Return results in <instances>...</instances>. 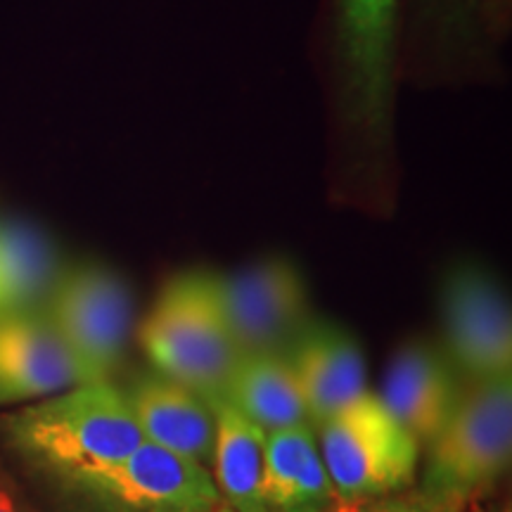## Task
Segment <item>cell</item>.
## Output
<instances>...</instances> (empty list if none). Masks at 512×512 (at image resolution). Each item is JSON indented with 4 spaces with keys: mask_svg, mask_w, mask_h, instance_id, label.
<instances>
[{
    "mask_svg": "<svg viewBox=\"0 0 512 512\" xmlns=\"http://www.w3.org/2000/svg\"><path fill=\"white\" fill-rule=\"evenodd\" d=\"M311 64L330 202L387 219L399 202V0H318Z\"/></svg>",
    "mask_w": 512,
    "mask_h": 512,
    "instance_id": "6da1fadb",
    "label": "cell"
},
{
    "mask_svg": "<svg viewBox=\"0 0 512 512\" xmlns=\"http://www.w3.org/2000/svg\"><path fill=\"white\" fill-rule=\"evenodd\" d=\"M508 36L510 0H399L401 86H501Z\"/></svg>",
    "mask_w": 512,
    "mask_h": 512,
    "instance_id": "7a4b0ae2",
    "label": "cell"
},
{
    "mask_svg": "<svg viewBox=\"0 0 512 512\" xmlns=\"http://www.w3.org/2000/svg\"><path fill=\"white\" fill-rule=\"evenodd\" d=\"M5 437L29 463L64 484L119 463L145 437L112 382H91L34 401L3 420Z\"/></svg>",
    "mask_w": 512,
    "mask_h": 512,
    "instance_id": "3957f363",
    "label": "cell"
},
{
    "mask_svg": "<svg viewBox=\"0 0 512 512\" xmlns=\"http://www.w3.org/2000/svg\"><path fill=\"white\" fill-rule=\"evenodd\" d=\"M512 458V375L463 384L451 418L427 444L418 498L463 512L501 482Z\"/></svg>",
    "mask_w": 512,
    "mask_h": 512,
    "instance_id": "277c9868",
    "label": "cell"
},
{
    "mask_svg": "<svg viewBox=\"0 0 512 512\" xmlns=\"http://www.w3.org/2000/svg\"><path fill=\"white\" fill-rule=\"evenodd\" d=\"M138 335L152 368L204 399H223L240 351L216 299L214 271L188 268L171 275Z\"/></svg>",
    "mask_w": 512,
    "mask_h": 512,
    "instance_id": "5b68a950",
    "label": "cell"
},
{
    "mask_svg": "<svg viewBox=\"0 0 512 512\" xmlns=\"http://www.w3.org/2000/svg\"><path fill=\"white\" fill-rule=\"evenodd\" d=\"M318 448L339 510L396 496L413 484L420 444L366 392L318 425Z\"/></svg>",
    "mask_w": 512,
    "mask_h": 512,
    "instance_id": "8992f818",
    "label": "cell"
},
{
    "mask_svg": "<svg viewBox=\"0 0 512 512\" xmlns=\"http://www.w3.org/2000/svg\"><path fill=\"white\" fill-rule=\"evenodd\" d=\"M43 311L91 380L110 382L136 325V297L124 275L102 261L67 264Z\"/></svg>",
    "mask_w": 512,
    "mask_h": 512,
    "instance_id": "52a82bcc",
    "label": "cell"
},
{
    "mask_svg": "<svg viewBox=\"0 0 512 512\" xmlns=\"http://www.w3.org/2000/svg\"><path fill=\"white\" fill-rule=\"evenodd\" d=\"M444 351L467 382L512 375V309L498 275L482 261L460 256L439 278Z\"/></svg>",
    "mask_w": 512,
    "mask_h": 512,
    "instance_id": "ba28073f",
    "label": "cell"
},
{
    "mask_svg": "<svg viewBox=\"0 0 512 512\" xmlns=\"http://www.w3.org/2000/svg\"><path fill=\"white\" fill-rule=\"evenodd\" d=\"M216 299L240 354H285L313 318L309 283L290 256L268 254L214 271Z\"/></svg>",
    "mask_w": 512,
    "mask_h": 512,
    "instance_id": "9c48e42d",
    "label": "cell"
},
{
    "mask_svg": "<svg viewBox=\"0 0 512 512\" xmlns=\"http://www.w3.org/2000/svg\"><path fill=\"white\" fill-rule=\"evenodd\" d=\"M69 486L105 512H207L223 503L211 470L152 441Z\"/></svg>",
    "mask_w": 512,
    "mask_h": 512,
    "instance_id": "30bf717a",
    "label": "cell"
},
{
    "mask_svg": "<svg viewBox=\"0 0 512 512\" xmlns=\"http://www.w3.org/2000/svg\"><path fill=\"white\" fill-rule=\"evenodd\" d=\"M91 382L46 311L0 316V406L41 401Z\"/></svg>",
    "mask_w": 512,
    "mask_h": 512,
    "instance_id": "8fae6325",
    "label": "cell"
},
{
    "mask_svg": "<svg viewBox=\"0 0 512 512\" xmlns=\"http://www.w3.org/2000/svg\"><path fill=\"white\" fill-rule=\"evenodd\" d=\"M313 427L351 406L366 389V356L344 325L313 316L285 351Z\"/></svg>",
    "mask_w": 512,
    "mask_h": 512,
    "instance_id": "7c38bea8",
    "label": "cell"
},
{
    "mask_svg": "<svg viewBox=\"0 0 512 512\" xmlns=\"http://www.w3.org/2000/svg\"><path fill=\"white\" fill-rule=\"evenodd\" d=\"M463 392L458 370L430 339H411L396 351L380 401L418 444L437 437Z\"/></svg>",
    "mask_w": 512,
    "mask_h": 512,
    "instance_id": "4fadbf2b",
    "label": "cell"
},
{
    "mask_svg": "<svg viewBox=\"0 0 512 512\" xmlns=\"http://www.w3.org/2000/svg\"><path fill=\"white\" fill-rule=\"evenodd\" d=\"M145 441L181 453L211 470L216 415L211 401L159 370H143L121 389Z\"/></svg>",
    "mask_w": 512,
    "mask_h": 512,
    "instance_id": "5bb4252c",
    "label": "cell"
},
{
    "mask_svg": "<svg viewBox=\"0 0 512 512\" xmlns=\"http://www.w3.org/2000/svg\"><path fill=\"white\" fill-rule=\"evenodd\" d=\"M261 494L268 512H337L313 425L266 432Z\"/></svg>",
    "mask_w": 512,
    "mask_h": 512,
    "instance_id": "9a60e30c",
    "label": "cell"
},
{
    "mask_svg": "<svg viewBox=\"0 0 512 512\" xmlns=\"http://www.w3.org/2000/svg\"><path fill=\"white\" fill-rule=\"evenodd\" d=\"M67 266L41 223L0 209V316L43 309Z\"/></svg>",
    "mask_w": 512,
    "mask_h": 512,
    "instance_id": "2e32d148",
    "label": "cell"
},
{
    "mask_svg": "<svg viewBox=\"0 0 512 512\" xmlns=\"http://www.w3.org/2000/svg\"><path fill=\"white\" fill-rule=\"evenodd\" d=\"M223 399L264 432L309 422L285 354H240Z\"/></svg>",
    "mask_w": 512,
    "mask_h": 512,
    "instance_id": "e0dca14e",
    "label": "cell"
},
{
    "mask_svg": "<svg viewBox=\"0 0 512 512\" xmlns=\"http://www.w3.org/2000/svg\"><path fill=\"white\" fill-rule=\"evenodd\" d=\"M216 415L214 482L235 512H268L261 494L266 432L247 420L226 399L211 401Z\"/></svg>",
    "mask_w": 512,
    "mask_h": 512,
    "instance_id": "ac0fdd59",
    "label": "cell"
},
{
    "mask_svg": "<svg viewBox=\"0 0 512 512\" xmlns=\"http://www.w3.org/2000/svg\"><path fill=\"white\" fill-rule=\"evenodd\" d=\"M337 512H437L427 503H422L418 496L415 498H399V496H387L380 501H370L354 505V508H342Z\"/></svg>",
    "mask_w": 512,
    "mask_h": 512,
    "instance_id": "d6986e66",
    "label": "cell"
},
{
    "mask_svg": "<svg viewBox=\"0 0 512 512\" xmlns=\"http://www.w3.org/2000/svg\"><path fill=\"white\" fill-rule=\"evenodd\" d=\"M0 512H34L8 467L0 463Z\"/></svg>",
    "mask_w": 512,
    "mask_h": 512,
    "instance_id": "ffe728a7",
    "label": "cell"
},
{
    "mask_svg": "<svg viewBox=\"0 0 512 512\" xmlns=\"http://www.w3.org/2000/svg\"><path fill=\"white\" fill-rule=\"evenodd\" d=\"M207 512H235L233 508H230V505L223 501L221 505H216V508H211V510H207Z\"/></svg>",
    "mask_w": 512,
    "mask_h": 512,
    "instance_id": "44dd1931",
    "label": "cell"
},
{
    "mask_svg": "<svg viewBox=\"0 0 512 512\" xmlns=\"http://www.w3.org/2000/svg\"><path fill=\"white\" fill-rule=\"evenodd\" d=\"M475 512H482V510H475Z\"/></svg>",
    "mask_w": 512,
    "mask_h": 512,
    "instance_id": "7402d4cb",
    "label": "cell"
},
{
    "mask_svg": "<svg viewBox=\"0 0 512 512\" xmlns=\"http://www.w3.org/2000/svg\"><path fill=\"white\" fill-rule=\"evenodd\" d=\"M505 512H510V510H505Z\"/></svg>",
    "mask_w": 512,
    "mask_h": 512,
    "instance_id": "603a6c76",
    "label": "cell"
}]
</instances>
